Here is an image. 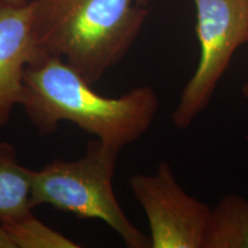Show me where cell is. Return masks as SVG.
Returning a JSON list of instances; mask_svg holds the SVG:
<instances>
[{
    "label": "cell",
    "instance_id": "obj_1",
    "mask_svg": "<svg viewBox=\"0 0 248 248\" xmlns=\"http://www.w3.org/2000/svg\"><path fill=\"white\" fill-rule=\"evenodd\" d=\"M92 86L63 59L45 54L27 68L21 106L42 136L52 135L67 121L122 150L146 133L159 109L151 86L120 97L102 95Z\"/></svg>",
    "mask_w": 248,
    "mask_h": 248
},
{
    "label": "cell",
    "instance_id": "obj_2",
    "mask_svg": "<svg viewBox=\"0 0 248 248\" xmlns=\"http://www.w3.org/2000/svg\"><path fill=\"white\" fill-rule=\"evenodd\" d=\"M39 48L79 73L91 85L129 52L148 11L138 0H32Z\"/></svg>",
    "mask_w": 248,
    "mask_h": 248
},
{
    "label": "cell",
    "instance_id": "obj_3",
    "mask_svg": "<svg viewBox=\"0 0 248 248\" xmlns=\"http://www.w3.org/2000/svg\"><path fill=\"white\" fill-rule=\"evenodd\" d=\"M120 151L95 138L79 159L53 160L38 170L31 169L32 207L49 204L80 218L100 219L126 247H152L151 238L130 221L114 192Z\"/></svg>",
    "mask_w": 248,
    "mask_h": 248
},
{
    "label": "cell",
    "instance_id": "obj_4",
    "mask_svg": "<svg viewBox=\"0 0 248 248\" xmlns=\"http://www.w3.org/2000/svg\"><path fill=\"white\" fill-rule=\"evenodd\" d=\"M200 58L171 113L173 125L186 129L208 107L232 58L248 43V0H193Z\"/></svg>",
    "mask_w": 248,
    "mask_h": 248
},
{
    "label": "cell",
    "instance_id": "obj_5",
    "mask_svg": "<svg viewBox=\"0 0 248 248\" xmlns=\"http://www.w3.org/2000/svg\"><path fill=\"white\" fill-rule=\"evenodd\" d=\"M129 184L146 214L152 248H203L212 208L182 187L167 161L153 175L132 176Z\"/></svg>",
    "mask_w": 248,
    "mask_h": 248
},
{
    "label": "cell",
    "instance_id": "obj_6",
    "mask_svg": "<svg viewBox=\"0 0 248 248\" xmlns=\"http://www.w3.org/2000/svg\"><path fill=\"white\" fill-rule=\"evenodd\" d=\"M45 54L33 35L32 2L15 6L0 1V126L22 104L28 66Z\"/></svg>",
    "mask_w": 248,
    "mask_h": 248
},
{
    "label": "cell",
    "instance_id": "obj_7",
    "mask_svg": "<svg viewBox=\"0 0 248 248\" xmlns=\"http://www.w3.org/2000/svg\"><path fill=\"white\" fill-rule=\"evenodd\" d=\"M31 169L18 162L16 148L0 141V223L32 212Z\"/></svg>",
    "mask_w": 248,
    "mask_h": 248
},
{
    "label": "cell",
    "instance_id": "obj_8",
    "mask_svg": "<svg viewBox=\"0 0 248 248\" xmlns=\"http://www.w3.org/2000/svg\"><path fill=\"white\" fill-rule=\"evenodd\" d=\"M203 248H248V199L228 194L212 208Z\"/></svg>",
    "mask_w": 248,
    "mask_h": 248
},
{
    "label": "cell",
    "instance_id": "obj_9",
    "mask_svg": "<svg viewBox=\"0 0 248 248\" xmlns=\"http://www.w3.org/2000/svg\"><path fill=\"white\" fill-rule=\"evenodd\" d=\"M14 248H79L71 240L45 223L39 221L32 212L18 218L2 223Z\"/></svg>",
    "mask_w": 248,
    "mask_h": 248
},
{
    "label": "cell",
    "instance_id": "obj_10",
    "mask_svg": "<svg viewBox=\"0 0 248 248\" xmlns=\"http://www.w3.org/2000/svg\"><path fill=\"white\" fill-rule=\"evenodd\" d=\"M0 248H14V245L2 223H0Z\"/></svg>",
    "mask_w": 248,
    "mask_h": 248
},
{
    "label": "cell",
    "instance_id": "obj_11",
    "mask_svg": "<svg viewBox=\"0 0 248 248\" xmlns=\"http://www.w3.org/2000/svg\"><path fill=\"white\" fill-rule=\"evenodd\" d=\"M0 1L5 2V4H9V5H15V6H21V5H26L28 4V0H0Z\"/></svg>",
    "mask_w": 248,
    "mask_h": 248
},
{
    "label": "cell",
    "instance_id": "obj_12",
    "mask_svg": "<svg viewBox=\"0 0 248 248\" xmlns=\"http://www.w3.org/2000/svg\"><path fill=\"white\" fill-rule=\"evenodd\" d=\"M241 93H243L244 98L248 101V80H246V82H245V84L243 85V88H241Z\"/></svg>",
    "mask_w": 248,
    "mask_h": 248
},
{
    "label": "cell",
    "instance_id": "obj_13",
    "mask_svg": "<svg viewBox=\"0 0 248 248\" xmlns=\"http://www.w3.org/2000/svg\"><path fill=\"white\" fill-rule=\"evenodd\" d=\"M147 1H148V0H138V2H139V4L142 5V6H144V5H146V4H147Z\"/></svg>",
    "mask_w": 248,
    "mask_h": 248
},
{
    "label": "cell",
    "instance_id": "obj_14",
    "mask_svg": "<svg viewBox=\"0 0 248 248\" xmlns=\"http://www.w3.org/2000/svg\"><path fill=\"white\" fill-rule=\"evenodd\" d=\"M28 1H29V2H30V1H32V0H28Z\"/></svg>",
    "mask_w": 248,
    "mask_h": 248
}]
</instances>
